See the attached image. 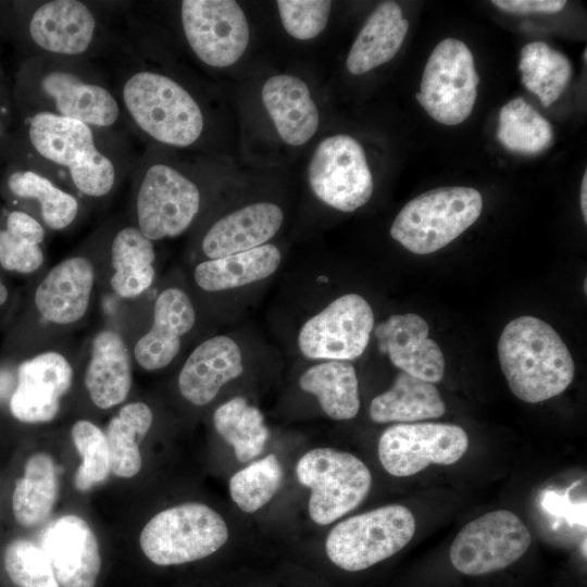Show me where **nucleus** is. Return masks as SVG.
I'll return each mask as SVG.
<instances>
[{
    "instance_id": "obj_25",
    "label": "nucleus",
    "mask_w": 587,
    "mask_h": 587,
    "mask_svg": "<svg viewBox=\"0 0 587 587\" xmlns=\"http://www.w3.org/2000/svg\"><path fill=\"white\" fill-rule=\"evenodd\" d=\"M261 97L286 143L301 146L316 133L319 111L308 86L300 78L288 74L272 76L264 83Z\"/></svg>"
},
{
    "instance_id": "obj_20",
    "label": "nucleus",
    "mask_w": 587,
    "mask_h": 587,
    "mask_svg": "<svg viewBox=\"0 0 587 587\" xmlns=\"http://www.w3.org/2000/svg\"><path fill=\"white\" fill-rule=\"evenodd\" d=\"M3 171L2 188L13 199L35 202L47 227L62 230L76 220L79 212L77 198L40 166L23 157L12 155Z\"/></svg>"
},
{
    "instance_id": "obj_33",
    "label": "nucleus",
    "mask_w": 587,
    "mask_h": 587,
    "mask_svg": "<svg viewBox=\"0 0 587 587\" xmlns=\"http://www.w3.org/2000/svg\"><path fill=\"white\" fill-rule=\"evenodd\" d=\"M153 420L151 409L143 402L124 405L113 416L105 432L111 472L123 478L138 474L141 469L139 440L146 436Z\"/></svg>"
},
{
    "instance_id": "obj_14",
    "label": "nucleus",
    "mask_w": 587,
    "mask_h": 587,
    "mask_svg": "<svg viewBox=\"0 0 587 587\" xmlns=\"http://www.w3.org/2000/svg\"><path fill=\"white\" fill-rule=\"evenodd\" d=\"M179 16L189 48L205 65H233L248 47L249 24L236 1L184 0Z\"/></svg>"
},
{
    "instance_id": "obj_43",
    "label": "nucleus",
    "mask_w": 587,
    "mask_h": 587,
    "mask_svg": "<svg viewBox=\"0 0 587 587\" xmlns=\"http://www.w3.org/2000/svg\"><path fill=\"white\" fill-rule=\"evenodd\" d=\"M497 8L509 13H557L561 11L566 1L564 0H494Z\"/></svg>"
},
{
    "instance_id": "obj_5",
    "label": "nucleus",
    "mask_w": 587,
    "mask_h": 587,
    "mask_svg": "<svg viewBox=\"0 0 587 587\" xmlns=\"http://www.w3.org/2000/svg\"><path fill=\"white\" fill-rule=\"evenodd\" d=\"M498 357L511 391L528 403L560 395L574 378L569 348L553 327L534 316L508 323L498 341Z\"/></svg>"
},
{
    "instance_id": "obj_31",
    "label": "nucleus",
    "mask_w": 587,
    "mask_h": 587,
    "mask_svg": "<svg viewBox=\"0 0 587 587\" xmlns=\"http://www.w3.org/2000/svg\"><path fill=\"white\" fill-rule=\"evenodd\" d=\"M300 388L316 397L322 410L334 420H350L360 409L359 384L349 361L328 360L308 369Z\"/></svg>"
},
{
    "instance_id": "obj_36",
    "label": "nucleus",
    "mask_w": 587,
    "mask_h": 587,
    "mask_svg": "<svg viewBox=\"0 0 587 587\" xmlns=\"http://www.w3.org/2000/svg\"><path fill=\"white\" fill-rule=\"evenodd\" d=\"M282 478L277 457L268 454L234 474L229 479V494L240 510L253 513L273 498Z\"/></svg>"
},
{
    "instance_id": "obj_45",
    "label": "nucleus",
    "mask_w": 587,
    "mask_h": 587,
    "mask_svg": "<svg viewBox=\"0 0 587 587\" xmlns=\"http://www.w3.org/2000/svg\"><path fill=\"white\" fill-rule=\"evenodd\" d=\"M8 289L0 278V305H2L8 299Z\"/></svg>"
},
{
    "instance_id": "obj_44",
    "label": "nucleus",
    "mask_w": 587,
    "mask_h": 587,
    "mask_svg": "<svg viewBox=\"0 0 587 587\" xmlns=\"http://www.w3.org/2000/svg\"><path fill=\"white\" fill-rule=\"evenodd\" d=\"M580 208L584 221L587 222V172L584 173L580 188Z\"/></svg>"
},
{
    "instance_id": "obj_37",
    "label": "nucleus",
    "mask_w": 587,
    "mask_h": 587,
    "mask_svg": "<svg viewBox=\"0 0 587 587\" xmlns=\"http://www.w3.org/2000/svg\"><path fill=\"white\" fill-rule=\"evenodd\" d=\"M71 435L82 457L74 484L78 490L87 491L103 483L111 472L107 437L96 424L86 420L77 421L72 426Z\"/></svg>"
},
{
    "instance_id": "obj_7",
    "label": "nucleus",
    "mask_w": 587,
    "mask_h": 587,
    "mask_svg": "<svg viewBox=\"0 0 587 587\" xmlns=\"http://www.w3.org/2000/svg\"><path fill=\"white\" fill-rule=\"evenodd\" d=\"M136 226L151 241L176 237L197 216L201 193L197 184L162 161L134 164Z\"/></svg>"
},
{
    "instance_id": "obj_41",
    "label": "nucleus",
    "mask_w": 587,
    "mask_h": 587,
    "mask_svg": "<svg viewBox=\"0 0 587 587\" xmlns=\"http://www.w3.org/2000/svg\"><path fill=\"white\" fill-rule=\"evenodd\" d=\"M16 127L17 116L12 90L8 87L0 65V163H7L13 152Z\"/></svg>"
},
{
    "instance_id": "obj_3",
    "label": "nucleus",
    "mask_w": 587,
    "mask_h": 587,
    "mask_svg": "<svg viewBox=\"0 0 587 587\" xmlns=\"http://www.w3.org/2000/svg\"><path fill=\"white\" fill-rule=\"evenodd\" d=\"M120 68L112 84L125 124L154 142L186 148L204 129V115L195 97L177 80L142 63L123 36L113 51Z\"/></svg>"
},
{
    "instance_id": "obj_32",
    "label": "nucleus",
    "mask_w": 587,
    "mask_h": 587,
    "mask_svg": "<svg viewBox=\"0 0 587 587\" xmlns=\"http://www.w3.org/2000/svg\"><path fill=\"white\" fill-rule=\"evenodd\" d=\"M59 494L57 466L45 453L33 454L25 464L23 477L15 483L12 509L15 520L25 527L36 526L48 519Z\"/></svg>"
},
{
    "instance_id": "obj_26",
    "label": "nucleus",
    "mask_w": 587,
    "mask_h": 587,
    "mask_svg": "<svg viewBox=\"0 0 587 587\" xmlns=\"http://www.w3.org/2000/svg\"><path fill=\"white\" fill-rule=\"evenodd\" d=\"M133 374L128 348L123 337L112 330H100L91 341L85 386L91 401L100 409L122 403L132 388Z\"/></svg>"
},
{
    "instance_id": "obj_2",
    "label": "nucleus",
    "mask_w": 587,
    "mask_h": 587,
    "mask_svg": "<svg viewBox=\"0 0 587 587\" xmlns=\"http://www.w3.org/2000/svg\"><path fill=\"white\" fill-rule=\"evenodd\" d=\"M12 95L16 114L48 113L112 130L125 124L113 85L88 59L26 57Z\"/></svg>"
},
{
    "instance_id": "obj_19",
    "label": "nucleus",
    "mask_w": 587,
    "mask_h": 587,
    "mask_svg": "<svg viewBox=\"0 0 587 587\" xmlns=\"http://www.w3.org/2000/svg\"><path fill=\"white\" fill-rule=\"evenodd\" d=\"M428 332L426 321L414 313L394 314L374 329L380 353L388 354L395 366L435 384L445 375V358Z\"/></svg>"
},
{
    "instance_id": "obj_23",
    "label": "nucleus",
    "mask_w": 587,
    "mask_h": 587,
    "mask_svg": "<svg viewBox=\"0 0 587 587\" xmlns=\"http://www.w3.org/2000/svg\"><path fill=\"white\" fill-rule=\"evenodd\" d=\"M243 371L241 351L227 336H215L201 342L186 360L179 376L182 396L195 405L210 403L222 386Z\"/></svg>"
},
{
    "instance_id": "obj_18",
    "label": "nucleus",
    "mask_w": 587,
    "mask_h": 587,
    "mask_svg": "<svg viewBox=\"0 0 587 587\" xmlns=\"http://www.w3.org/2000/svg\"><path fill=\"white\" fill-rule=\"evenodd\" d=\"M72 382L73 369L57 351H46L22 362L17 367L16 387L10 398L12 415L24 423L52 421Z\"/></svg>"
},
{
    "instance_id": "obj_28",
    "label": "nucleus",
    "mask_w": 587,
    "mask_h": 587,
    "mask_svg": "<svg viewBox=\"0 0 587 587\" xmlns=\"http://www.w3.org/2000/svg\"><path fill=\"white\" fill-rule=\"evenodd\" d=\"M445 412L446 404L435 385L404 372L370 405V416L376 423H411L437 419Z\"/></svg>"
},
{
    "instance_id": "obj_9",
    "label": "nucleus",
    "mask_w": 587,
    "mask_h": 587,
    "mask_svg": "<svg viewBox=\"0 0 587 587\" xmlns=\"http://www.w3.org/2000/svg\"><path fill=\"white\" fill-rule=\"evenodd\" d=\"M227 538V525L216 511L189 502L155 514L142 528L139 544L152 563L168 566L207 558Z\"/></svg>"
},
{
    "instance_id": "obj_47",
    "label": "nucleus",
    "mask_w": 587,
    "mask_h": 587,
    "mask_svg": "<svg viewBox=\"0 0 587 587\" xmlns=\"http://www.w3.org/2000/svg\"><path fill=\"white\" fill-rule=\"evenodd\" d=\"M584 291H585V294L587 292V282H586V279L584 282Z\"/></svg>"
},
{
    "instance_id": "obj_46",
    "label": "nucleus",
    "mask_w": 587,
    "mask_h": 587,
    "mask_svg": "<svg viewBox=\"0 0 587 587\" xmlns=\"http://www.w3.org/2000/svg\"><path fill=\"white\" fill-rule=\"evenodd\" d=\"M583 57H584V61L586 62L587 61V50L586 49L584 50V55Z\"/></svg>"
},
{
    "instance_id": "obj_22",
    "label": "nucleus",
    "mask_w": 587,
    "mask_h": 587,
    "mask_svg": "<svg viewBox=\"0 0 587 587\" xmlns=\"http://www.w3.org/2000/svg\"><path fill=\"white\" fill-rule=\"evenodd\" d=\"M196 321L189 297L179 288L171 287L158 296L151 328L136 342L134 355L147 371L167 366L180 349V338Z\"/></svg>"
},
{
    "instance_id": "obj_16",
    "label": "nucleus",
    "mask_w": 587,
    "mask_h": 587,
    "mask_svg": "<svg viewBox=\"0 0 587 587\" xmlns=\"http://www.w3.org/2000/svg\"><path fill=\"white\" fill-rule=\"evenodd\" d=\"M373 329L370 303L358 294H346L302 325L298 346L309 359L351 361L364 352Z\"/></svg>"
},
{
    "instance_id": "obj_42",
    "label": "nucleus",
    "mask_w": 587,
    "mask_h": 587,
    "mask_svg": "<svg viewBox=\"0 0 587 587\" xmlns=\"http://www.w3.org/2000/svg\"><path fill=\"white\" fill-rule=\"evenodd\" d=\"M4 227L36 245H41L46 236L45 227L39 220L23 210L10 211L7 214Z\"/></svg>"
},
{
    "instance_id": "obj_30",
    "label": "nucleus",
    "mask_w": 587,
    "mask_h": 587,
    "mask_svg": "<svg viewBox=\"0 0 587 587\" xmlns=\"http://www.w3.org/2000/svg\"><path fill=\"white\" fill-rule=\"evenodd\" d=\"M110 279L114 292L123 298L143 294L153 283L155 252L152 241L136 225L120 228L111 241Z\"/></svg>"
},
{
    "instance_id": "obj_24",
    "label": "nucleus",
    "mask_w": 587,
    "mask_h": 587,
    "mask_svg": "<svg viewBox=\"0 0 587 587\" xmlns=\"http://www.w3.org/2000/svg\"><path fill=\"white\" fill-rule=\"evenodd\" d=\"M282 209L272 202H258L238 209L216 221L202 239V251L218 259L265 245L280 228Z\"/></svg>"
},
{
    "instance_id": "obj_29",
    "label": "nucleus",
    "mask_w": 587,
    "mask_h": 587,
    "mask_svg": "<svg viewBox=\"0 0 587 587\" xmlns=\"http://www.w3.org/2000/svg\"><path fill=\"white\" fill-rule=\"evenodd\" d=\"M282 253L270 243L230 254L210 259L195 268L197 285L207 291H220L262 280L279 266Z\"/></svg>"
},
{
    "instance_id": "obj_34",
    "label": "nucleus",
    "mask_w": 587,
    "mask_h": 587,
    "mask_svg": "<svg viewBox=\"0 0 587 587\" xmlns=\"http://www.w3.org/2000/svg\"><path fill=\"white\" fill-rule=\"evenodd\" d=\"M213 424L220 436L234 448L240 462L258 457L270 435L261 411L242 397L220 405L213 414Z\"/></svg>"
},
{
    "instance_id": "obj_12",
    "label": "nucleus",
    "mask_w": 587,
    "mask_h": 587,
    "mask_svg": "<svg viewBox=\"0 0 587 587\" xmlns=\"http://www.w3.org/2000/svg\"><path fill=\"white\" fill-rule=\"evenodd\" d=\"M532 536L513 512L496 510L467 523L449 551L452 566L466 576H484L514 564L528 550Z\"/></svg>"
},
{
    "instance_id": "obj_13",
    "label": "nucleus",
    "mask_w": 587,
    "mask_h": 587,
    "mask_svg": "<svg viewBox=\"0 0 587 587\" xmlns=\"http://www.w3.org/2000/svg\"><path fill=\"white\" fill-rule=\"evenodd\" d=\"M311 190L325 204L353 212L372 197L374 183L362 146L349 135H334L315 148L308 168Z\"/></svg>"
},
{
    "instance_id": "obj_21",
    "label": "nucleus",
    "mask_w": 587,
    "mask_h": 587,
    "mask_svg": "<svg viewBox=\"0 0 587 587\" xmlns=\"http://www.w3.org/2000/svg\"><path fill=\"white\" fill-rule=\"evenodd\" d=\"M93 283L95 270L87 258H67L53 266L38 285L36 309L53 324L77 322L89 308Z\"/></svg>"
},
{
    "instance_id": "obj_4",
    "label": "nucleus",
    "mask_w": 587,
    "mask_h": 587,
    "mask_svg": "<svg viewBox=\"0 0 587 587\" xmlns=\"http://www.w3.org/2000/svg\"><path fill=\"white\" fill-rule=\"evenodd\" d=\"M0 30L26 57L88 59L112 53L118 41L97 4L79 0L15 1L0 4Z\"/></svg>"
},
{
    "instance_id": "obj_39",
    "label": "nucleus",
    "mask_w": 587,
    "mask_h": 587,
    "mask_svg": "<svg viewBox=\"0 0 587 587\" xmlns=\"http://www.w3.org/2000/svg\"><path fill=\"white\" fill-rule=\"evenodd\" d=\"M276 4L283 27L299 40L320 35L327 25L332 8L327 0H278Z\"/></svg>"
},
{
    "instance_id": "obj_27",
    "label": "nucleus",
    "mask_w": 587,
    "mask_h": 587,
    "mask_svg": "<svg viewBox=\"0 0 587 587\" xmlns=\"http://www.w3.org/2000/svg\"><path fill=\"white\" fill-rule=\"evenodd\" d=\"M409 29L402 9L394 1L380 3L369 16L349 51L346 66L354 75L366 73L399 51Z\"/></svg>"
},
{
    "instance_id": "obj_11",
    "label": "nucleus",
    "mask_w": 587,
    "mask_h": 587,
    "mask_svg": "<svg viewBox=\"0 0 587 587\" xmlns=\"http://www.w3.org/2000/svg\"><path fill=\"white\" fill-rule=\"evenodd\" d=\"M478 83L467 46L459 39L446 38L427 60L416 99L435 121L454 126L472 113Z\"/></svg>"
},
{
    "instance_id": "obj_38",
    "label": "nucleus",
    "mask_w": 587,
    "mask_h": 587,
    "mask_svg": "<svg viewBox=\"0 0 587 587\" xmlns=\"http://www.w3.org/2000/svg\"><path fill=\"white\" fill-rule=\"evenodd\" d=\"M3 563L17 587H60L45 552L28 539L10 541L4 549Z\"/></svg>"
},
{
    "instance_id": "obj_10",
    "label": "nucleus",
    "mask_w": 587,
    "mask_h": 587,
    "mask_svg": "<svg viewBox=\"0 0 587 587\" xmlns=\"http://www.w3.org/2000/svg\"><path fill=\"white\" fill-rule=\"evenodd\" d=\"M296 474L311 489L309 515L319 525L354 510L372 486L371 472L359 458L332 448L308 451L298 461Z\"/></svg>"
},
{
    "instance_id": "obj_35",
    "label": "nucleus",
    "mask_w": 587,
    "mask_h": 587,
    "mask_svg": "<svg viewBox=\"0 0 587 587\" xmlns=\"http://www.w3.org/2000/svg\"><path fill=\"white\" fill-rule=\"evenodd\" d=\"M497 138L511 151L535 154L551 146L553 130L545 117L517 97L501 108Z\"/></svg>"
},
{
    "instance_id": "obj_8",
    "label": "nucleus",
    "mask_w": 587,
    "mask_h": 587,
    "mask_svg": "<svg viewBox=\"0 0 587 587\" xmlns=\"http://www.w3.org/2000/svg\"><path fill=\"white\" fill-rule=\"evenodd\" d=\"M415 529L407 507L389 504L339 522L327 535L325 551L337 567L361 572L403 549Z\"/></svg>"
},
{
    "instance_id": "obj_1",
    "label": "nucleus",
    "mask_w": 587,
    "mask_h": 587,
    "mask_svg": "<svg viewBox=\"0 0 587 587\" xmlns=\"http://www.w3.org/2000/svg\"><path fill=\"white\" fill-rule=\"evenodd\" d=\"M16 116L11 157L29 160L58 182L64 177L83 196H108L134 167L117 130L41 112Z\"/></svg>"
},
{
    "instance_id": "obj_15",
    "label": "nucleus",
    "mask_w": 587,
    "mask_h": 587,
    "mask_svg": "<svg viewBox=\"0 0 587 587\" xmlns=\"http://www.w3.org/2000/svg\"><path fill=\"white\" fill-rule=\"evenodd\" d=\"M469 448L466 432L448 423H399L378 441L383 467L397 477L412 476L430 464L451 465Z\"/></svg>"
},
{
    "instance_id": "obj_40",
    "label": "nucleus",
    "mask_w": 587,
    "mask_h": 587,
    "mask_svg": "<svg viewBox=\"0 0 587 587\" xmlns=\"http://www.w3.org/2000/svg\"><path fill=\"white\" fill-rule=\"evenodd\" d=\"M45 261L41 245H36L5 227L0 228V265L8 271L33 273Z\"/></svg>"
},
{
    "instance_id": "obj_6",
    "label": "nucleus",
    "mask_w": 587,
    "mask_h": 587,
    "mask_svg": "<svg viewBox=\"0 0 587 587\" xmlns=\"http://www.w3.org/2000/svg\"><path fill=\"white\" fill-rule=\"evenodd\" d=\"M482 195L471 187H440L410 200L398 213L390 236L416 254L435 252L479 217Z\"/></svg>"
},
{
    "instance_id": "obj_17",
    "label": "nucleus",
    "mask_w": 587,
    "mask_h": 587,
    "mask_svg": "<svg viewBox=\"0 0 587 587\" xmlns=\"http://www.w3.org/2000/svg\"><path fill=\"white\" fill-rule=\"evenodd\" d=\"M39 546L60 587H95L101 569L97 537L88 523L74 514L51 521Z\"/></svg>"
}]
</instances>
